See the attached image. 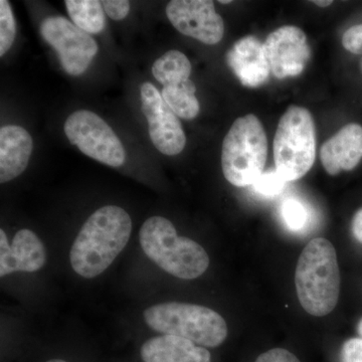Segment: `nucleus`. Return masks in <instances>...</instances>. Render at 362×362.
<instances>
[{
    "label": "nucleus",
    "mask_w": 362,
    "mask_h": 362,
    "mask_svg": "<svg viewBox=\"0 0 362 362\" xmlns=\"http://www.w3.org/2000/svg\"><path fill=\"white\" fill-rule=\"evenodd\" d=\"M342 45L350 54L362 56V23L350 26L345 30Z\"/></svg>",
    "instance_id": "22"
},
{
    "label": "nucleus",
    "mask_w": 362,
    "mask_h": 362,
    "mask_svg": "<svg viewBox=\"0 0 362 362\" xmlns=\"http://www.w3.org/2000/svg\"><path fill=\"white\" fill-rule=\"evenodd\" d=\"M33 149L30 133L16 125L0 129V182L6 183L25 170Z\"/></svg>",
    "instance_id": "17"
},
{
    "label": "nucleus",
    "mask_w": 362,
    "mask_h": 362,
    "mask_svg": "<svg viewBox=\"0 0 362 362\" xmlns=\"http://www.w3.org/2000/svg\"><path fill=\"white\" fill-rule=\"evenodd\" d=\"M295 285L307 313L323 317L334 310L340 295V271L329 240L316 238L304 247L298 259Z\"/></svg>",
    "instance_id": "2"
},
{
    "label": "nucleus",
    "mask_w": 362,
    "mask_h": 362,
    "mask_svg": "<svg viewBox=\"0 0 362 362\" xmlns=\"http://www.w3.org/2000/svg\"><path fill=\"white\" fill-rule=\"evenodd\" d=\"M266 57L276 78L297 77L304 71L311 57V49L301 28L286 25L267 37Z\"/></svg>",
    "instance_id": "12"
},
{
    "label": "nucleus",
    "mask_w": 362,
    "mask_h": 362,
    "mask_svg": "<svg viewBox=\"0 0 362 362\" xmlns=\"http://www.w3.org/2000/svg\"><path fill=\"white\" fill-rule=\"evenodd\" d=\"M340 358L341 362H362V338H350L343 343Z\"/></svg>",
    "instance_id": "23"
},
{
    "label": "nucleus",
    "mask_w": 362,
    "mask_h": 362,
    "mask_svg": "<svg viewBox=\"0 0 362 362\" xmlns=\"http://www.w3.org/2000/svg\"><path fill=\"white\" fill-rule=\"evenodd\" d=\"M40 33L57 52L62 66L69 75H82L97 54L95 40L63 16L45 18L40 25Z\"/></svg>",
    "instance_id": "9"
},
{
    "label": "nucleus",
    "mask_w": 362,
    "mask_h": 362,
    "mask_svg": "<svg viewBox=\"0 0 362 362\" xmlns=\"http://www.w3.org/2000/svg\"><path fill=\"white\" fill-rule=\"evenodd\" d=\"M230 0H220V4H230Z\"/></svg>",
    "instance_id": "29"
},
{
    "label": "nucleus",
    "mask_w": 362,
    "mask_h": 362,
    "mask_svg": "<svg viewBox=\"0 0 362 362\" xmlns=\"http://www.w3.org/2000/svg\"><path fill=\"white\" fill-rule=\"evenodd\" d=\"M47 261V252L40 238L33 230L23 228L9 245L6 233L0 230V277L16 272L33 273L40 270Z\"/></svg>",
    "instance_id": "13"
},
{
    "label": "nucleus",
    "mask_w": 362,
    "mask_h": 362,
    "mask_svg": "<svg viewBox=\"0 0 362 362\" xmlns=\"http://www.w3.org/2000/svg\"><path fill=\"white\" fill-rule=\"evenodd\" d=\"M143 252L166 273L183 280H194L206 273L209 257L194 240L178 237L168 218L151 216L140 228Z\"/></svg>",
    "instance_id": "3"
},
{
    "label": "nucleus",
    "mask_w": 362,
    "mask_h": 362,
    "mask_svg": "<svg viewBox=\"0 0 362 362\" xmlns=\"http://www.w3.org/2000/svg\"><path fill=\"white\" fill-rule=\"evenodd\" d=\"M351 233L354 239L362 244V207L354 214L352 218Z\"/></svg>",
    "instance_id": "26"
},
{
    "label": "nucleus",
    "mask_w": 362,
    "mask_h": 362,
    "mask_svg": "<svg viewBox=\"0 0 362 362\" xmlns=\"http://www.w3.org/2000/svg\"><path fill=\"white\" fill-rule=\"evenodd\" d=\"M357 332H358L359 337L362 338V318L359 320L358 324H357Z\"/></svg>",
    "instance_id": "28"
},
{
    "label": "nucleus",
    "mask_w": 362,
    "mask_h": 362,
    "mask_svg": "<svg viewBox=\"0 0 362 362\" xmlns=\"http://www.w3.org/2000/svg\"><path fill=\"white\" fill-rule=\"evenodd\" d=\"M276 170L286 181L303 177L316 158V130L306 108L291 106L279 121L274 139Z\"/></svg>",
    "instance_id": "6"
},
{
    "label": "nucleus",
    "mask_w": 362,
    "mask_h": 362,
    "mask_svg": "<svg viewBox=\"0 0 362 362\" xmlns=\"http://www.w3.org/2000/svg\"><path fill=\"white\" fill-rule=\"evenodd\" d=\"M105 13L114 21H122L130 11V2L127 0H104L101 1Z\"/></svg>",
    "instance_id": "24"
},
{
    "label": "nucleus",
    "mask_w": 362,
    "mask_h": 362,
    "mask_svg": "<svg viewBox=\"0 0 362 362\" xmlns=\"http://www.w3.org/2000/svg\"><path fill=\"white\" fill-rule=\"evenodd\" d=\"M281 216L286 226L292 232H301L308 225V211L298 199H286L281 206Z\"/></svg>",
    "instance_id": "19"
},
{
    "label": "nucleus",
    "mask_w": 362,
    "mask_h": 362,
    "mask_svg": "<svg viewBox=\"0 0 362 362\" xmlns=\"http://www.w3.org/2000/svg\"><path fill=\"white\" fill-rule=\"evenodd\" d=\"M64 130L69 141L85 156L111 168H119L125 162V149L120 139L94 112H74L66 119Z\"/></svg>",
    "instance_id": "7"
},
{
    "label": "nucleus",
    "mask_w": 362,
    "mask_h": 362,
    "mask_svg": "<svg viewBox=\"0 0 362 362\" xmlns=\"http://www.w3.org/2000/svg\"><path fill=\"white\" fill-rule=\"evenodd\" d=\"M166 16L178 32L206 45L218 44L225 33L223 18L211 0H173Z\"/></svg>",
    "instance_id": "11"
},
{
    "label": "nucleus",
    "mask_w": 362,
    "mask_h": 362,
    "mask_svg": "<svg viewBox=\"0 0 362 362\" xmlns=\"http://www.w3.org/2000/svg\"><path fill=\"white\" fill-rule=\"evenodd\" d=\"M255 362H301L289 350L274 349L261 354Z\"/></svg>",
    "instance_id": "25"
},
{
    "label": "nucleus",
    "mask_w": 362,
    "mask_h": 362,
    "mask_svg": "<svg viewBox=\"0 0 362 362\" xmlns=\"http://www.w3.org/2000/svg\"><path fill=\"white\" fill-rule=\"evenodd\" d=\"M16 20L7 0L0 1V56L4 57L16 39Z\"/></svg>",
    "instance_id": "20"
},
{
    "label": "nucleus",
    "mask_w": 362,
    "mask_h": 362,
    "mask_svg": "<svg viewBox=\"0 0 362 362\" xmlns=\"http://www.w3.org/2000/svg\"><path fill=\"white\" fill-rule=\"evenodd\" d=\"M226 61L245 87H259L270 77L264 44L252 35L238 40L226 54Z\"/></svg>",
    "instance_id": "15"
},
{
    "label": "nucleus",
    "mask_w": 362,
    "mask_h": 362,
    "mask_svg": "<svg viewBox=\"0 0 362 362\" xmlns=\"http://www.w3.org/2000/svg\"><path fill=\"white\" fill-rule=\"evenodd\" d=\"M320 159L328 175L354 170L362 161V125L351 122L343 126L337 134L321 147Z\"/></svg>",
    "instance_id": "14"
},
{
    "label": "nucleus",
    "mask_w": 362,
    "mask_h": 362,
    "mask_svg": "<svg viewBox=\"0 0 362 362\" xmlns=\"http://www.w3.org/2000/svg\"><path fill=\"white\" fill-rule=\"evenodd\" d=\"M286 181L276 168L263 173L256 182L252 185L255 192L264 197H276L282 194L284 190Z\"/></svg>",
    "instance_id": "21"
},
{
    "label": "nucleus",
    "mask_w": 362,
    "mask_h": 362,
    "mask_svg": "<svg viewBox=\"0 0 362 362\" xmlns=\"http://www.w3.org/2000/svg\"><path fill=\"white\" fill-rule=\"evenodd\" d=\"M66 11L74 25L87 33H99L104 30L103 6L98 0H66Z\"/></svg>",
    "instance_id": "18"
},
{
    "label": "nucleus",
    "mask_w": 362,
    "mask_h": 362,
    "mask_svg": "<svg viewBox=\"0 0 362 362\" xmlns=\"http://www.w3.org/2000/svg\"><path fill=\"white\" fill-rule=\"evenodd\" d=\"M131 232L132 221L122 207L97 209L85 221L71 246V268L86 279L101 275L127 246Z\"/></svg>",
    "instance_id": "1"
},
{
    "label": "nucleus",
    "mask_w": 362,
    "mask_h": 362,
    "mask_svg": "<svg viewBox=\"0 0 362 362\" xmlns=\"http://www.w3.org/2000/svg\"><path fill=\"white\" fill-rule=\"evenodd\" d=\"M312 4H316L319 7H327L333 4V1H327V0H313Z\"/></svg>",
    "instance_id": "27"
},
{
    "label": "nucleus",
    "mask_w": 362,
    "mask_h": 362,
    "mask_svg": "<svg viewBox=\"0 0 362 362\" xmlns=\"http://www.w3.org/2000/svg\"><path fill=\"white\" fill-rule=\"evenodd\" d=\"M145 322L156 332L185 338L201 346L216 349L228 337L225 319L201 305L168 302L143 312Z\"/></svg>",
    "instance_id": "4"
},
{
    "label": "nucleus",
    "mask_w": 362,
    "mask_h": 362,
    "mask_svg": "<svg viewBox=\"0 0 362 362\" xmlns=\"http://www.w3.org/2000/svg\"><path fill=\"white\" fill-rule=\"evenodd\" d=\"M141 110L147 122L150 139L158 151L165 156L180 154L187 144V137L178 117L164 102L161 93L151 83H143Z\"/></svg>",
    "instance_id": "10"
},
{
    "label": "nucleus",
    "mask_w": 362,
    "mask_h": 362,
    "mask_svg": "<svg viewBox=\"0 0 362 362\" xmlns=\"http://www.w3.org/2000/svg\"><path fill=\"white\" fill-rule=\"evenodd\" d=\"M154 78L163 85L161 96L175 115L192 120L199 115L197 87L190 80L192 64L183 52L169 51L152 66Z\"/></svg>",
    "instance_id": "8"
},
{
    "label": "nucleus",
    "mask_w": 362,
    "mask_h": 362,
    "mask_svg": "<svg viewBox=\"0 0 362 362\" xmlns=\"http://www.w3.org/2000/svg\"><path fill=\"white\" fill-rule=\"evenodd\" d=\"M141 362H213L206 347L175 335L149 338L139 349Z\"/></svg>",
    "instance_id": "16"
},
{
    "label": "nucleus",
    "mask_w": 362,
    "mask_h": 362,
    "mask_svg": "<svg viewBox=\"0 0 362 362\" xmlns=\"http://www.w3.org/2000/svg\"><path fill=\"white\" fill-rule=\"evenodd\" d=\"M268 156V139L258 117L238 118L226 135L221 148V168L226 180L238 187L252 185L263 175Z\"/></svg>",
    "instance_id": "5"
}]
</instances>
